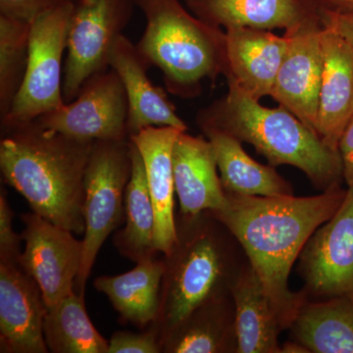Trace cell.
<instances>
[{
  "label": "cell",
  "instance_id": "6da1fadb",
  "mask_svg": "<svg viewBox=\"0 0 353 353\" xmlns=\"http://www.w3.org/2000/svg\"><path fill=\"white\" fill-rule=\"evenodd\" d=\"M345 194L341 185L312 196L226 194L224 208L209 210L240 241L284 331L307 299L301 290H290L292 266L308 239L340 208Z\"/></svg>",
  "mask_w": 353,
  "mask_h": 353
},
{
  "label": "cell",
  "instance_id": "7a4b0ae2",
  "mask_svg": "<svg viewBox=\"0 0 353 353\" xmlns=\"http://www.w3.org/2000/svg\"><path fill=\"white\" fill-rule=\"evenodd\" d=\"M94 141L50 131L36 120L4 132L0 169L32 212L76 234L85 233V170Z\"/></svg>",
  "mask_w": 353,
  "mask_h": 353
},
{
  "label": "cell",
  "instance_id": "3957f363",
  "mask_svg": "<svg viewBox=\"0 0 353 353\" xmlns=\"http://www.w3.org/2000/svg\"><path fill=\"white\" fill-rule=\"evenodd\" d=\"M176 240L163 255L155 327L160 343L202 304L232 296L248 264L234 234L210 211L176 216Z\"/></svg>",
  "mask_w": 353,
  "mask_h": 353
},
{
  "label": "cell",
  "instance_id": "277c9868",
  "mask_svg": "<svg viewBox=\"0 0 353 353\" xmlns=\"http://www.w3.org/2000/svg\"><path fill=\"white\" fill-rule=\"evenodd\" d=\"M227 81L228 94L199 111L201 130L213 128L250 143L271 166L296 167L320 192L345 182L338 150L327 145L284 106L264 108L233 79Z\"/></svg>",
  "mask_w": 353,
  "mask_h": 353
},
{
  "label": "cell",
  "instance_id": "5b68a950",
  "mask_svg": "<svg viewBox=\"0 0 353 353\" xmlns=\"http://www.w3.org/2000/svg\"><path fill=\"white\" fill-rule=\"evenodd\" d=\"M145 16L139 52L163 75L167 90L182 99L199 94L201 83L229 72L226 34L204 23L179 0H134Z\"/></svg>",
  "mask_w": 353,
  "mask_h": 353
},
{
  "label": "cell",
  "instance_id": "8992f818",
  "mask_svg": "<svg viewBox=\"0 0 353 353\" xmlns=\"http://www.w3.org/2000/svg\"><path fill=\"white\" fill-rule=\"evenodd\" d=\"M130 139L97 141L85 170L83 261L75 292L85 296V284L104 241L125 220V194L132 175Z\"/></svg>",
  "mask_w": 353,
  "mask_h": 353
},
{
  "label": "cell",
  "instance_id": "52a82bcc",
  "mask_svg": "<svg viewBox=\"0 0 353 353\" xmlns=\"http://www.w3.org/2000/svg\"><path fill=\"white\" fill-rule=\"evenodd\" d=\"M73 8L74 0H67L32 23L25 78L10 110L1 119L2 132L32 122L65 103L62 59Z\"/></svg>",
  "mask_w": 353,
  "mask_h": 353
},
{
  "label": "cell",
  "instance_id": "ba28073f",
  "mask_svg": "<svg viewBox=\"0 0 353 353\" xmlns=\"http://www.w3.org/2000/svg\"><path fill=\"white\" fill-rule=\"evenodd\" d=\"M134 6V0H74L63 70L65 103L78 97L88 78L110 67L111 50Z\"/></svg>",
  "mask_w": 353,
  "mask_h": 353
},
{
  "label": "cell",
  "instance_id": "9c48e42d",
  "mask_svg": "<svg viewBox=\"0 0 353 353\" xmlns=\"http://www.w3.org/2000/svg\"><path fill=\"white\" fill-rule=\"evenodd\" d=\"M297 261L301 290L309 301L353 299V185L338 211L306 241Z\"/></svg>",
  "mask_w": 353,
  "mask_h": 353
},
{
  "label": "cell",
  "instance_id": "30bf717a",
  "mask_svg": "<svg viewBox=\"0 0 353 353\" xmlns=\"http://www.w3.org/2000/svg\"><path fill=\"white\" fill-rule=\"evenodd\" d=\"M129 105L118 74L109 67L88 78L78 97L36 119L39 124L71 138L125 141Z\"/></svg>",
  "mask_w": 353,
  "mask_h": 353
},
{
  "label": "cell",
  "instance_id": "8fae6325",
  "mask_svg": "<svg viewBox=\"0 0 353 353\" xmlns=\"http://www.w3.org/2000/svg\"><path fill=\"white\" fill-rule=\"evenodd\" d=\"M21 220L25 248L18 262L39 285L48 307L75 292L83 241L32 211L21 215Z\"/></svg>",
  "mask_w": 353,
  "mask_h": 353
},
{
  "label": "cell",
  "instance_id": "7c38bea8",
  "mask_svg": "<svg viewBox=\"0 0 353 353\" xmlns=\"http://www.w3.org/2000/svg\"><path fill=\"white\" fill-rule=\"evenodd\" d=\"M319 12L285 31L289 41L271 97L316 132L324 53Z\"/></svg>",
  "mask_w": 353,
  "mask_h": 353
},
{
  "label": "cell",
  "instance_id": "4fadbf2b",
  "mask_svg": "<svg viewBox=\"0 0 353 353\" xmlns=\"http://www.w3.org/2000/svg\"><path fill=\"white\" fill-rule=\"evenodd\" d=\"M48 306L19 262L0 261V352H50L43 334Z\"/></svg>",
  "mask_w": 353,
  "mask_h": 353
},
{
  "label": "cell",
  "instance_id": "5bb4252c",
  "mask_svg": "<svg viewBox=\"0 0 353 353\" xmlns=\"http://www.w3.org/2000/svg\"><path fill=\"white\" fill-rule=\"evenodd\" d=\"M109 66L118 74L126 92L129 138L148 127H173L188 131L187 124L179 117L163 88L153 85L148 78L150 65L136 44L124 34L114 44Z\"/></svg>",
  "mask_w": 353,
  "mask_h": 353
},
{
  "label": "cell",
  "instance_id": "9a60e30c",
  "mask_svg": "<svg viewBox=\"0 0 353 353\" xmlns=\"http://www.w3.org/2000/svg\"><path fill=\"white\" fill-rule=\"evenodd\" d=\"M172 160L181 214L196 215L226 205V192L208 139L181 132L174 143Z\"/></svg>",
  "mask_w": 353,
  "mask_h": 353
},
{
  "label": "cell",
  "instance_id": "2e32d148",
  "mask_svg": "<svg viewBox=\"0 0 353 353\" xmlns=\"http://www.w3.org/2000/svg\"><path fill=\"white\" fill-rule=\"evenodd\" d=\"M181 132L185 131L173 127H148L130 138L138 148L145 164L155 211L154 245L162 255L171 252L176 240L172 152Z\"/></svg>",
  "mask_w": 353,
  "mask_h": 353
},
{
  "label": "cell",
  "instance_id": "e0dca14e",
  "mask_svg": "<svg viewBox=\"0 0 353 353\" xmlns=\"http://www.w3.org/2000/svg\"><path fill=\"white\" fill-rule=\"evenodd\" d=\"M228 72L254 99L271 97L289 41L269 30L231 28L226 30Z\"/></svg>",
  "mask_w": 353,
  "mask_h": 353
},
{
  "label": "cell",
  "instance_id": "ac0fdd59",
  "mask_svg": "<svg viewBox=\"0 0 353 353\" xmlns=\"http://www.w3.org/2000/svg\"><path fill=\"white\" fill-rule=\"evenodd\" d=\"M324 53L316 134L330 148L339 141L353 114V48L345 39L324 27Z\"/></svg>",
  "mask_w": 353,
  "mask_h": 353
},
{
  "label": "cell",
  "instance_id": "d6986e66",
  "mask_svg": "<svg viewBox=\"0 0 353 353\" xmlns=\"http://www.w3.org/2000/svg\"><path fill=\"white\" fill-rule=\"evenodd\" d=\"M188 9L216 28L283 29L285 31L318 13L309 0H183Z\"/></svg>",
  "mask_w": 353,
  "mask_h": 353
},
{
  "label": "cell",
  "instance_id": "ffe728a7",
  "mask_svg": "<svg viewBox=\"0 0 353 353\" xmlns=\"http://www.w3.org/2000/svg\"><path fill=\"white\" fill-rule=\"evenodd\" d=\"M201 131L214 150L221 183L226 194L250 196L294 194L292 185L276 171V167L255 161L238 139L213 128Z\"/></svg>",
  "mask_w": 353,
  "mask_h": 353
},
{
  "label": "cell",
  "instance_id": "44dd1931",
  "mask_svg": "<svg viewBox=\"0 0 353 353\" xmlns=\"http://www.w3.org/2000/svg\"><path fill=\"white\" fill-rule=\"evenodd\" d=\"M163 274V256H157L121 275L97 277L94 285L108 297L123 321L143 331L157 322Z\"/></svg>",
  "mask_w": 353,
  "mask_h": 353
},
{
  "label": "cell",
  "instance_id": "7402d4cb",
  "mask_svg": "<svg viewBox=\"0 0 353 353\" xmlns=\"http://www.w3.org/2000/svg\"><path fill=\"white\" fill-rule=\"evenodd\" d=\"M160 347L164 353H238L233 296L194 309Z\"/></svg>",
  "mask_w": 353,
  "mask_h": 353
},
{
  "label": "cell",
  "instance_id": "603a6c76",
  "mask_svg": "<svg viewBox=\"0 0 353 353\" xmlns=\"http://www.w3.org/2000/svg\"><path fill=\"white\" fill-rule=\"evenodd\" d=\"M232 296L236 307L238 353H281L279 336L284 329L250 262Z\"/></svg>",
  "mask_w": 353,
  "mask_h": 353
},
{
  "label": "cell",
  "instance_id": "cb8c5ba5",
  "mask_svg": "<svg viewBox=\"0 0 353 353\" xmlns=\"http://www.w3.org/2000/svg\"><path fill=\"white\" fill-rule=\"evenodd\" d=\"M290 330L309 353H353V299H306Z\"/></svg>",
  "mask_w": 353,
  "mask_h": 353
},
{
  "label": "cell",
  "instance_id": "d4e9b609",
  "mask_svg": "<svg viewBox=\"0 0 353 353\" xmlns=\"http://www.w3.org/2000/svg\"><path fill=\"white\" fill-rule=\"evenodd\" d=\"M132 175L125 194V227L115 234L113 245L122 256L139 263L154 259L155 211L148 190L143 157L130 139Z\"/></svg>",
  "mask_w": 353,
  "mask_h": 353
},
{
  "label": "cell",
  "instance_id": "484cf974",
  "mask_svg": "<svg viewBox=\"0 0 353 353\" xmlns=\"http://www.w3.org/2000/svg\"><path fill=\"white\" fill-rule=\"evenodd\" d=\"M82 294L74 292L48 306L43 334L52 353H108V341L95 329Z\"/></svg>",
  "mask_w": 353,
  "mask_h": 353
},
{
  "label": "cell",
  "instance_id": "4316f807",
  "mask_svg": "<svg viewBox=\"0 0 353 353\" xmlns=\"http://www.w3.org/2000/svg\"><path fill=\"white\" fill-rule=\"evenodd\" d=\"M31 25L0 16V119L10 110L25 78Z\"/></svg>",
  "mask_w": 353,
  "mask_h": 353
},
{
  "label": "cell",
  "instance_id": "83f0119b",
  "mask_svg": "<svg viewBox=\"0 0 353 353\" xmlns=\"http://www.w3.org/2000/svg\"><path fill=\"white\" fill-rule=\"evenodd\" d=\"M159 332L154 324L141 333L118 331L108 341V353H159Z\"/></svg>",
  "mask_w": 353,
  "mask_h": 353
},
{
  "label": "cell",
  "instance_id": "f1b7e54d",
  "mask_svg": "<svg viewBox=\"0 0 353 353\" xmlns=\"http://www.w3.org/2000/svg\"><path fill=\"white\" fill-rule=\"evenodd\" d=\"M14 212L7 201L6 194L0 192V261L18 262L21 255L22 234L13 228Z\"/></svg>",
  "mask_w": 353,
  "mask_h": 353
},
{
  "label": "cell",
  "instance_id": "f546056e",
  "mask_svg": "<svg viewBox=\"0 0 353 353\" xmlns=\"http://www.w3.org/2000/svg\"><path fill=\"white\" fill-rule=\"evenodd\" d=\"M67 0H0V16L31 25L39 16Z\"/></svg>",
  "mask_w": 353,
  "mask_h": 353
},
{
  "label": "cell",
  "instance_id": "4dcf8cb0",
  "mask_svg": "<svg viewBox=\"0 0 353 353\" xmlns=\"http://www.w3.org/2000/svg\"><path fill=\"white\" fill-rule=\"evenodd\" d=\"M318 12L323 26L345 39L353 48V13Z\"/></svg>",
  "mask_w": 353,
  "mask_h": 353
},
{
  "label": "cell",
  "instance_id": "1f68e13d",
  "mask_svg": "<svg viewBox=\"0 0 353 353\" xmlns=\"http://www.w3.org/2000/svg\"><path fill=\"white\" fill-rule=\"evenodd\" d=\"M338 148L343 162V179L348 187L353 185V114L341 134Z\"/></svg>",
  "mask_w": 353,
  "mask_h": 353
},
{
  "label": "cell",
  "instance_id": "d6a6232c",
  "mask_svg": "<svg viewBox=\"0 0 353 353\" xmlns=\"http://www.w3.org/2000/svg\"><path fill=\"white\" fill-rule=\"evenodd\" d=\"M318 11L353 13V0H309Z\"/></svg>",
  "mask_w": 353,
  "mask_h": 353
},
{
  "label": "cell",
  "instance_id": "836d02e7",
  "mask_svg": "<svg viewBox=\"0 0 353 353\" xmlns=\"http://www.w3.org/2000/svg\"><path fill=\"white\" fill-rule=\"evenodd\" d=\"M281 353H309V352L296 341L290 340L281 345Z\"/></svg>",
  "mask_w": 353,
  "mask_h": 353
}]
</instances>
